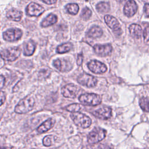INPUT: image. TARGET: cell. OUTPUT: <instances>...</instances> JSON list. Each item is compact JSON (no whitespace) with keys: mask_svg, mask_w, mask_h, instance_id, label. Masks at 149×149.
Segmentation results:
<instances>
[{"mask_svg":"<svg viewBox=\"0 0 149 149\" xmlns=\"http://www.w3.org/2000/svg\"><path fill=\"white\" fill-rule=\"evenodd\" d=\"M54 141V136L52 135H48L44 137L42 140L43 145L45 147L51 146L52 144V142Z\"/></svg>","mask_w":149,"mask_h":149,"instance_id":"27","label":"cell"},{"mask_svg":"<svg viewBox=\"0 0 149 149\" xmlns=\"http://www.w3.org/2000/svg\"><path fill=\"white\" fill-rule=\"evenodd\" d=\"M140 108L145 112H149V100L146 97H142L139 101Z\"/></svg>","mask_w":149,"mask_h":149,"instance_id":"25","label":"cell"},{"mask_svg":"<svg viewBox=\"0 0 149 149\" xmlns=\"http://www.w3.org/2000/svg\"><path fill=\"white\" fill-rule=\"evenodd\" d=\"M36 49V44L32 40H30L26 43L24 46V55L26 56H30L33 54Z\"/></svg>","mask_w":149,"mask_h":149,"instance_id":"21","label":"cell"},{"mask_svg":"<svg viewBox=\"0 0 149 149\" xmlns=\"http://www.w3.org/2000/svg\"><path fill=\"white\" fill-rule=\"evenodd\" d=\"M83 54L81 53V54H78L77 55V64L80 66L81 65L82 62H83Z\"/></svg>","mask_w":149,"mask_h":149,"instance_id":"34","label":"cell"},{"mask_svg":"<svg viewBox=\"0 0 149 149\" xmlns=\"http://www.w3.org/2000/svg\"><path fill=\"white\" fill-rule=\"evenodd\" d=\"M42 1H43L44 3H45L46 4L48 5H52L55 3L57 0H41Z\"/></svg>","mask_w":149,"mask_h":149,"instance_id":"36","label":"cell"},{"mask_svg":"<svg viewBox=\"0 0 149 149\" xmlns=\"http://www.w3.org/2000/svg\"><path fill=\"white\" fill-rule=\"evenodd\" d=\"M106 136V131L100 127H95L87 136V141L90 144H95L101 141Z\"/></svg>","mask_w":149,"mask_h":149,"instance_id":"5","label":"cell"},{"mask_svg":"<svg viewBox=\"0 0 149 149\" xmlns=\"http://www.w3.org/2000/svg\"><path fill=\"white\" fill-rule=\"evenodd\" d=\"M55 120L54 118H49L44 121L37 129L40 133H42L51 129L54 125Z\"/></svg>","mask_w":149,"mask_h":149,"instance_id":"16","label":"cell"},{"mask_svg":"<svg viewBox=\"0 0 149 149\" xmlns=\"http://www.w3.org/2000/svg\"><path fill=\"white\" fill-rule=\"evenodd\" d=\"M102 30L100 27L94 26L87 31V36L90 38H96L100 37L102 35Z\"/></svg>","mask_w":149,"mask_h":149,"instance_id":"19","label":"cell"},{"mask_svg":"<svg viewBox=\"0 0 149 149\" xmlns=\"http://www.w3.org/2000/svg\"><path fill=\"white\" fill-rule=\"evenodd\" d=\"M143 37L144 42L146 44L149 45V26H147L145 28L143 33Z\"/></svg>","mask_w":149,"mask_h":149,"instance_id":"30","label":"cell"},{"mask_svg":"<svg viewBox=\"0 0 149 149\" xmlns=\"http://www.w3.org/2000/svg\"><path fill=\"white\" fill-rule=\"evenodd\" d=\"M91 15V11L89 8H88L87 7L83 8V9L82 10L81 13V17L83 19H84V20L88 19L90 17Z\"/></svg>","mask_w":149,"mask_h":149,"instance_id":"28","label":"cell"},{"mask_svg":"<svg viewBox=\"0 0 149 149\" xmlns=\"http://www.w3.org/2000/svg\"><path fill=\"white\" fill-rule=\"evenodd\" d=\"M119 2H122L123 1H125V0H118Z\"/></svg>","mask_w":149,"mask_h":149,"instance_id":"37","label":"cell"},{"mask_svg":"<svg viewBox=\"0 0 149 149\" xmlns=\"http://www.w3.org/2000/svg\"><path fill=\"white\" fill-rule=\"evenodd\" d=\"M54 67L61 72H67L72 69L71 62L66 59L58 58L54 61Z\"/></svg>","mask_w":149,"mask_h":149,"instance_id":"9","label":"cell"},{"mask_svg":"<svg viewBox=\"0 0 149 149\" xmlns=\"http://www.w3.org/2000/svg\"><path fill=\"white\" fill-rule=\"evenodd\" d=\"M94 52L98 55L105 56L109 55L111 54L112 51V47L111 45L104 44V45H100L97 44L95 45L93 47Z\"/></svg>","mask_w":149,"mask_h":149,"instance_id":"13","label":"cell"},{"mask_svg":"<svg viewBox=\"0 0 149 149\" xmlns=\"http://www.w3.org/2000/svg\"><path fill=\"white\" fill-rule=\"evenodd\" d=\"M61 93L66 98H73L76 97L78 93V88L75 84L69 83L62 88Z\"/></svg>","mask_w":149,"mask_h":149,"instance_id":"11","label":"cell"},{"mask_svg":"<svg viewBox=\"0 0 149 149\" xmlns=\"http://www.w3.org/2000/svg\"><path fill=\"white\" fill-rule=\"evenodd\" d=\"M22 36V31L19 29H10L3 33V38L7 41H16Z\"/></svg>","mask_w":149,"mask_h":149,"instance_id":"8","label":"cell"},{"mask_svg":"<svg viewBox=\"0 0 149 149\" xmlns=\"http://www.w3.org/2000/svg\"><path fill=\"white\" fill-rule=\"evenodd\" d=\"M137 5L134 0H129L123 8L124 14L127 17L133 16L137 12Z\"/></svg>","mask_w":149,"mask_h":149,"instance_id":"14","label":"cell"},{"mask_svg":"<svg viewBox=\"0 0 149 149\" xmlns=\"http://www.w3.org/2000/svg\"><path fill=\"white\" fill-rule=\"evenodd\" d=\"M40 77H47L49 76V71L48 69H42L39 72Z\"/></svg>","mask_w":149,"mask_h":149,"instance_id":"31","label":"cell"},{"mask_svg":"<svg viewBox=\"0 0 149 149\" xmlns=\"http://www.w3.org/2000/svg\"><path fill=\"white\" fill-rule=\"evenodd\" d=\"M101 97L94 93H85L80 95L79 100L84 105L95 106L101 102Z\"/></svg>","mask_w":149,"mask_h":149,"instance_id":"2","label":"cell"},{"mask_svg":"<svg viewBox=\"0 0 149 149\" xmlns=\"http://www.w3.org/2000/svg\"><path fill=\"white\" fill-rule=\"evenodd\" d=\"M32 149H37V148H32Z\"/></svg>","mask_w":149,"mask_h":149,"instance_id":"38","label":"cell"},{"mask_svg":"<svg viewBox=\"0 0 149 149\" xmlns=\"http://www.w3.org/2000/svg\"><path fill=\"white\" fill-rule=\"evenodd\" d=\"M77 80L80 84L87 87H93L97 83V80L95 77L85 73L80 74L77 77Z\"/></svg>","mask_w":149,"mask_h":149,"instance_id":"6","label":"cell"},{"mask_svg":"<svg viewBox=\"0 0 149 149\" xmlns=\"http://www.w3.org/2000/svg\"><path fill=\"white\" fill-rule=\"evenodd\" d=\"M88 149H111V147L107 145L104 144H93V145L89 146L88 147Z\"/></svg>","mask_w":149,"mask_h":149,"instance_id":"29","label":"cell"},{"mask_svg":"<svg viewBox=\"0 0 149 149\" xmlns=\"http://www.w3.org/2000/svg\"><path fill=\"white\" fill-rule=\"evenodd\" d=\"M35 100L30 95H28L22 99L15 108V112L17 113L23 114L30 111L34 107Z\"/></svg>","mask_w":149,"mask_h":149,"instance_id":"1","label":"cell"},{"mask_svg":"<svg viewBox=\"0 0 149 149\" xmlns=\"http://www.w3.org/2000/svg\"><path fill=\"white\" fill-rule=\"evenodd\" d=\"M144 12L147 17H149V3H147L144 6Z\"/></svg>","mask_w":149,"mask_h":149,"instance_id":"33","label":"cell"},{"mask_svg":"<svg viewBox=\"0 0 149 149\" xmlns=\"http://www.w3.org/2000/svg\"><path fill=\"white\" fill-rule=\"evenodd\" d=\"M5 83V79L4 76L0 75V90L3 88Z\"/></svg>","mask_w":149,"mask_h":149,"instance_id":"35","label":"cell"},{"mask_svg":"<svg viewBox=\"0 0 149 149\" xmlns=\"http://www.w3.org/2000/svg\"><path fill=\"white\" fill-rule=\"evenodd\" d=\"M20 49L18 47H12L3 49L0 52L1 57L5 61H14L20 55Z\"/></svg>","mask_w":149,"mask_h":149,"instance_id":"4","label":"cell"},{"mask_svg":"<svg viewBox=\"0 0 149 149\" xmlns=\"http://www.w3.org/2000/svg\"><path fill=\"white\" fill-rule=\"evenodd\" d=\"M6 100V94L2 91H0V106H1Z\"/></svg>","mask_w":149,"mask_h":149,"instance_id":"32","label":"cell"},{"mask_svg":"<svg viewBox=\"0 0 149 149\" xmlns=\"http://www.w3.org/2000/svg\"><path fill=\"white\" fill-rule=\"evenodd\" d=\"M81 108H82L81 105L79 104H76V103L70 104L69 105L66 107V108H65L66 110H67L69 112H72V113L79 112L81 110Z\"/></svg>","mask_w":149,"mask_h":149,"instance_id":"26","label":"cell"},{"mask_svg":"<svg viewBox=\"0 0 149 149\" xmlns=\"http://www.w3.org/2000/svg\"><path fill=\"white\" fill-rule=\"evenodd\" d=\"M70 117L74 123L79 127L87 128L91 124V119L83 113L79 112H73L70 115Z\"/></svg>","mask_w":149,"mask_h":149,"instance_id":"3","label":"cell"},{"mask_svg":"<svg viewBox=\"0 0 149 149\" xmlns=\"http://www.w3.org/2000/svg\"><path fill=\"white\" fill-rule=\"evenodd\" d=\"M6 16L9 20L18 22L20 21L22 19V13L17 9H12L8 11Z\"/></svg>","mask_w":149,"mask_h":149,"instance_id":"18","label":"cell"},{"mask_svg":"<svg viewBox=\"0 0 149 149\" xmlns=\"http://www.w3.org/2000/svg\"><path fill=\"white\" fill-rule=\"evenodd\" d=\"M130 35L136 38H140L142 35V28L137 24H132L129 26Z\"/></svg>","mask_w":149,"mask_h":149,"instance_id":"17","label":"cell"},{"mask_svg":"<svg viewBox=\"0 0 149 149\" xmlns=\"http://www.w3.org/2000/svg\"><path fill=\"white\" fill-rule=\"evenodd\" d=\"M93 114L101 119H108L112 115V109L107 107H104L94 111Z\"/></svg>","mask_w":149,"mask_h":149,"instance_id":"15","label":"cell"},{"mask_svg":"<svg viewBox=\"0 0 149 149\" xmlns=\"http://www.w3.org/2000/svg\"><path fill=\"white\" fill-rule=\"evenodd\" d=\"M66 9L69 14L76 15L77 13L79 8L76 3H69L66 6Z\"/></svg>","mask_w":149,"mask_h":149,"instance_id":"24","label":"cell"},{"mask_svg":"<svg viewBox=\"0 0 149 149\" xmlns=\"http://www.w3.org/2000/svg\"><path fill=\"white\" fill-rule=\"evenodd\" d=\"M96 9L100 13H106L109 10L110 6L107 2H101L96 5Z\"/></svg>","mask_w":149,"mask_h":149,"instance_id":"23","label":"cell"},{"mask_svg":"<svg viewBox=\"0 0 149 149\" xmlns=\"http://www.w3.org/2000/svg\"><path fill=\"white\" fill-rule=\"evenodd\" d=\"M104 20L107 26L112 30L113 33L116 36H119L122 34L120 25L116 19L111 15H107L105 16Z\"/></svg>","mask_w":149,"mask_h":149,"instance_id":"7","label":"cell"},{"mask_svg":"<svg viewBox=\"0 0 149 149\" xmlns=\"http://www.w3.org/2000/svg\"><path fill=\"white\" fill-rule=\"evenodd\" d=\"M72 48V45L70 42H66L59 45L56 48V52L59 54H64L69 51Z\"/></svg>","mask_w":149,"mask_h":149,"instance_id":"22","label":"cell"},{"mask_svg":"<svg viewBox=\"0 0 149 149\" xmlns=\"http://www.w3.org/2000/svg\"><path fill=\"white\" fill-rule=\"evenodd\" d=\"M87 66L90 70L97 74H102L107 70L106 65L97 60H92L87 63Z\"/></svg>","mask_w":149,"mask_h":149,"instance_id":"10","label":"cell"},{"mask_svg":"<svg viewBox=\"0 0 149 149\" xmlns=\"http://www.w3.org/2000/svg\"><path fill=\"white\" fill-rule=\"evenodd\" d=\"M44 11V9L35 2H31L26 8V14L30 16H38Z\"/></svg>","mask_w":149,"mask_h":149,"instance_id":"12","label":"cell"},{"mask_svg":"<svg viewBox=\"0 0 149 149\" xmlns=\"http://www.w3.org/2000/svg\"><path fill=\"white\" fill-rule=\"evenodd\" d=\"M57 16L52 13L48 15L41 22V26L43 27H47L55 24L57 22Z\"/></svg>","mask_w":149,"mask_h":149,"instance_id":"20","label":"cell"}]
</instances>
